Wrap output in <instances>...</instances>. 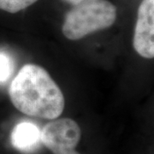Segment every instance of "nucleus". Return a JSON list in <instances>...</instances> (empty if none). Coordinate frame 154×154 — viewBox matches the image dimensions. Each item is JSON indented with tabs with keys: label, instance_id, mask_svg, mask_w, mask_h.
I'll list each match as a JSON object with an SVG mask.
<instances>
[{
	"label": "nucleus",
	"instance_id": "nucleus-5",
	"mask_svg": "<svg viewBox=\"0 0 154 154\" xmlns=\"http://www.w3.org/2000/svg\"><path fill=\"white\" fill-rule=\"evenodd\" d=\"M40 142V130L33 122H20L12 130V146L22 152H33L38 148Z\"/></svg>",
	"mask_w": 154,
	"mask_h": 154
},
{
	"label": "nucleus",
	"instance_id": "nucleus-3",
	"mask_svg": "<svg viewBox=\"0 0 154 154\" xmlns=\"http://www.w3.org/2000/svg\"><path fill=\"white\" fill-rule=\"evenodd\" d=\"M40 138L41 143L53 154H62L75 149L82 138V130L73 119L56 118L43 127Z\"/></svg>",
	"mask_w": 154,
	"mask_h": 154
},
{
	"label": "nucleus",
	"instance_id": "nucleus-7",
	"mask_svg": "<svg viewBox=\"0 0 154 154\" xmlns=\"http://www.w3.org/2000/svg\"><path fill=\"white\" fill-rule=\"evenodd\" d=\"M14 70V61L5 51H0V83L6 82Z\"/></svg>",
	"mask_w": 154,
	"mask_h": 154
},
{
	"label": "nucleus",
	"instance_id": "nucleus-1",
	"mask_svg": "<svg viewBox=\"0 0 154 154\" xmlns=\"http://www.w3.org/2000/svg\"><path fill=\"white\" fill-rule=\"evenodd\" d=\"M11 103L25 115L53 120L63 113L64 96L44 68L25 64L12 80L9 88Z\"/></svg>",
	"mask_w": 154,
	"mask_h": 154
},
{
	"label": "nucleus",
	"instance_id": "nucleus-2",
	"mask_svg": "<svg viewBox=\"0 0 154 154\" xmlns=\"http://www.w3.org/2000/svg\"><path fill=\"white\" fill-rule=\"evenodd\" d=\"M116 15V6L108 0H84L67 13L62 32L68 39L78 40L111 27Z\"/></svg>",
	"mask_w": 154,
	"mask_h": 154
},
{
	"label": "nucleus",
	"instance_id": "nucleus-4",
	"mask_svg": "<svg viewBox=\"0 0 154 154\" xmlns=\"http://www.w3.org/2000/svg\"><path fill=\"white\" fill-rule=\"evenodd\" d=\"M133 45L145 58L154 57V0H143L139 6Z\"/></svg>",
	"mask_w": 154,
	"mask_h": 154
},
{
	"label": "nucleus",
	"instance_id": "nucleus-6",
	"mask_svg": "<svg viewBox=\"0 0 154 154\" xmlns=\"http://www.w3.org/2000/svg\"><path fill=\"white\" fill-rule=\"evenodd\" d=\"M38 0H0V10L17 13L36 3Z\"/></svg>",
	"mask_w": 154,
	"mask_h": 154
},
{
	"label": "nucleus",
	"instance_id": "nucleus-9",
	"mask_svg": "<svg viewBox=\"0 0 154 154\" xmlns=\"http://www.w3.org/2000/svg\"><path fill=\"white\" fill-rule=\"evenodd\" d=\"M62 154H81L79 153L77 151H75V150H72V151H69V152H63V153Z\"/></svg>",
	"mask_w": 154,
	"mask_h": 154
},
{
	"label": "nucleus",
	"instance_id": "nucleus-8",
	"mask_svg": "<svg viewBox=\"0 0 154 154\" xmlns=\"http://www.w3.org/2000/svg\"><path fill=\"white\" fill-rule=\"evenodd\" d=\"M63 1L68 3V4H69V5H76L78 4L82 3L84 0H63Z\"/></svg>",
	"mask_w": 154,
	"mask_h": 154
}]
</instances>
